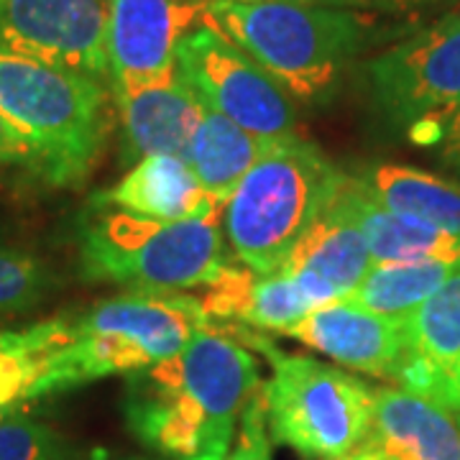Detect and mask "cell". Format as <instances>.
Instances as JSON below:
<instances>
[{"label":"cell","mask_w":460,"mask_h":460,"mask_svg":"<svg viewBox=\"0 0 460 460\" xmlns=\"http://www.w3.org/2000/svg\"><path fill=\"white\" fill-rule=\"evenodd\" d=\"M0 164H21L33 172V154L23 136L11 126V120L0 111Z\"/></svg>","instance_id":"cell-27"},{"label":"cell","mask_w":460,"mask_h":460,"mask_svg":"<svg viewBox=\"0 0 460 460\" xmlns=\"http://www.w3.org/2000/svg\"><path fill=\"white\" fill-rule=\"evenodd\" d=\"M199 302L210 323H243L259 330H277L281 335L314 310L313 302L289 274H256L243 263H228V269L208 287Z\"/></svg>","instance_id":"cell-18"},{"label":"cell","mask_w":460,"mask_h":460,"mask_svg":"<svg viewBox=\"0 0 460 460\" xmlns=\"http://www.w3.org/2000/svg\"><path fill=\"white\" fill-rule=\"evenodd\" d=\"M296 3H325V0H296Z\"/></svg>","instance_id":"cell-32"},{"label":"cell","mask_w":460,"mask_h":460,"mask_svg":"<svg viewBox=\"0 0 460 460\" xmlns=\"http://www.w3.org/2000/svg\"><path fill=\"white\" fill-rule=\"evenodd\" d=\"M261 386L243 343L210 325L174 358L133 374L123 410L133 432L169 458L226 460Z\"/></svg>","instance_id":"cell-1"},{"label":"cell","mask_w":460,"mask_h":460,"mask_svg":"<svg viewBox=\"0 0 460 460\" xmlns=\"http://www.w3.org/2000/svg\"><path fill=\"white\" fill-rule=\"evenodd\" d=\"M277 146L279 144L243 131L202 102V118L187 151V164L213 198L228 202L248 172Z\"/></svg>","instance_id":"cell-20"},{"label":"cell","mask_w":460,"mask_h":460,"mask_svg":"<svg viewBox=\"0 0 460 460\" xmlns=\"http://www.w3.org/2000/svg\"><path fill=\"white\" fill-rule=\"evenodd\" d=\"M381 205L460 235V184L402 164H378L363 177Z\"/></svg>","instance_id":"cell-21"},{"label":"cell","mask_w":460,"mask_h":460,"mask_svg":"<svg viewBox=\"0 0 460 460\" xmlns=\"http://www.w3.org/2000/svg\"><path fill=\"white\" fill-rule=\"evenodd\" d=\"M378 111L414 138L432 141L460 105V13L440 18L366 65Z\"/></svg>","instance_id":"cell-8"},{"label":"cell","mask_w":460,"mask_h":460,"mask_svg":"<svg viewBox=\"0 0 460 460\" xmlns=\"http://www.w3.org/2000/svg\"><path fill=\"white\" fill-rule=\"evenodd\" d=\"M111 0H0V54L108 75Z\"/></svg>","instance_id":"cell-10"},{"label":"cell","mask_w":460,"mask_h":460,"mask_svg":"<svg viewBox=\"0 0 460 460\" xmlns=\"http://www.w3.org/2000/svg\"><path fill=\"white\" fill-rule=\"evenodd\" d=\"M341 198L356 217L374 263H460V235L389 210L366 180L345 177Z\"/></svg>","instance_id":"cell-19"},{"label":"cell","mask_w":460,"mask_h":460,"mask_svg":"<svg viewBox=\"0 0 460 460\" xmlns=\"http://www.w3.org/2000/svg\"><path fill=\"white\" fill-rule=\"evenodd\" d=\"M341 192L281 266V271L299 284L314 310L350 295L374 269L366 238Z\"/></svg>","instance_id":"cell-13"},{"label":"cell","mask_w":460,"mask_h":460,"mask_svg":"<svg viewBox=\"0 0 460 460\" xmlns=\"http://www.w3.org/2000/svg\"><path fill=\"white\" fill-rule=\"evenodd\" d=\"M210 0H111L108 77L113 90L177 72L181 39L205 23Z\"/></svg>","instance_id":"cell-11"},{"label":"cell","mask_w":460,"mask_h":460,"mask_svg":"<svg viewBox=\"0 0 460 460\" xmlns=\"http://www.w3.org/2000/svg\"><path fill=\"white\" fill-rule=\"evenodd\" d=\"M238 343L259 348L271 366L263 384L266 422L274 440L307 460H338L361 447L371 428L374 392L343 368L281 353L261 335L230 325Z\"/></svg>","instance_id":"cell-7"},{"label":"cell","mask_w":460,"mask_h":460,"mask_svg":"<svg viewBox=\"0 0 460 460\" xmlns=\"http://www.w3.org/2000/svg\"><path fill=\"white\" fill-rule=\"evenodd\" d=\"M205 23L228 36L296 102L332 98L366 41L358 13L330 3L210 0Z\"/></svg>","instance_id":"cell-2"},{"label":"cell","mask_w":460,"mask_h":460,"mask_svg":"<svg viewBox=\"0 0 460 460\" xmlns=\"http://www.w3.org/2000/svg\"><path fill=\"white\" fill-rule=\"evenodd\" d=\"M443 404H450V407L460 410V366H458V371H456V376H453V381H450V384H447V389H445Z\"/></svg>","instance_id":"cell-29"},{"label":"cell","mask_w":460,"mask_h":460,"mask_svg":"<svg viewBox=\"0 0 460 460\" xmlns=\"http://www.w3.org/2000/svg\"><path fill=\"white\" fill-rule=\"evenodd\" d=\"M113 98L133 159L174 156L187 162V151L202 118V100L181 80L180 72L113 90Z\"/></svg>","instance_id":"cell-15"},{"label":"cell","mask_w":460,"mask_h":460,"mask_svg":"<svg viewBox=\"0 0 460 460\" xmlns=\"http://www.w3.org/2000/svg\"><path fill=\"white\" fill-rule=\"evenodd\" d=\"M432 141L440 144L447 164L456 166L460 172V105L450 115H445L443 123L438 126V131L432 136Z\"/></svg>","instance_id":"cell-28"},{"label":"cell","mask_w":460,"mask_h":460,"mask_svg":"<svg viewBox=\"0 0 460 460\" xmlns=\"http://www.w3.org/2000/svg\"><path fill=\"white\" fill-rule=\"evenodd\" d=\"M54 289L41 259L21 248L0 246V314L26 313Z\"/></svg>","instance_id":"cell-24"},{"label":"cell","mask_w":460,"mask_h":460,"mask_svg":"<svg viewBox=\"0 0 460 460\" xmlns=\"http://www.w3.org/2000/svg\"><path fill=\"white\" fill-rule=\"evenodd\" d=\"M0 111L51 184H77L98 164L111 133L108 90L98 77L0 54Z\"/></svg>","instance_id":"cell-5"},{"label":"cell","mask_w":460,"mask_h":460,"mask_svg":"<svg viewBox=\"0 0 460 460\" xmlns=\"http://www.w3.org/2000/svg\"><path fill=\"white\" fill-rule=\"evenodd\" d=\"M0 460H69V450L54 429L18 411L0 425Z\"/></svg>","instance_id":"cell-25"},{"label":"cell","mask_w":460,"mask_h":460,"mask_svg":"<svg viewBox=\"0 0 460 460\" xmlns=\"http://www.w3.org/2000/svg\"><path fill=\"white\" fill-rule=\"evenodd\" d=\"M410 361L399 381L404 389L443 402L460 366V269L407 317Z\"/></svg>","instance_id":"cell-17"},{"label":"cell","mask_w":460,"mask_h":460,"mask_svg":"<svg viewBox=\"0 0 460 460\" xmlns=\"http://www.w3.org/2000/svg\"><path fill=\"white\" fill-rule=\"evenodd\" d=\"M284 335L371 376L399 378L410 361L407 317H384L345 299L307 313Z\"/></svg>","instance_id":"cell-12"},{"label":"cell","mask_w":460,"mask_h":460,"mask_svg":"<svg viewBox=\"0 0 460 460\" xmlns=\"http://www.w3.org/2000/svg\"><path fill=\"white\" fill-rule=\"evenodd\" d=\"M220 223L223 217L166 223L93 205L80 230L83 277L146 292L210 287L228 269Z\"/></svg>","instance_id":"cell-6"},{"label":"cell","mask_w":460,"mask_h":460,"mask_svg":"<svg viewBox=\"0 0 460 460\" xmlns=\"http://www.w3.org/2000/svg\"><path fill=\"white\" fill-rule=\"evenodd\" d=\"M363 445L389 460H460V410L410 389H378Z\"/></svg>","instance_id":"cell-14"},{"label":"cell","mask_w":460,"mask_h":460,"mask_svg":"<svg viewBox=\"0 0 460 460\" xmlns=\"http://www.w3.org/2000/svg\"><path fill=\"white\" fill-rule=\"evenodd\" d=\"M66 317L44 320L26 330H0V404L31 399L49 353L62 343Z\"/></svg>","instance_id":"cell-23"},{"label":"cell","mask_w":460,"mask_h":460,"mask_svg":"<svg viewBox=\"0 0 460 460\" xmlns=\"http://www.w3.org/2000/svg\"><path fill=\"white\" fill-rule=\"evenodd\" d=\"M213 325L199 296L146 292L98 302L69 317L62 343L47 358L31 399L83 386L113 374H138L169 361Z\"/></svg>","instance_id":"cell-3"},{"label":"cell","mask_w":460,"mask_h":460,"mask_svg":"<svg viewBox=\"0 0 460 460\" xmlns=\"http://www.w3.org/2000/svg\"><path fill=\"white\" fill-rule=\"evenodd\" d=\"M177 72L208 108L243 131L274 144L299 138L292 98L210 23H199L181 39Z\"/></svg>","instance_id":"cell-9"},{"label":"cell","mask_w":460,"mask_h":460,"mask_svg":"<svg viewBox=\"0 0 460 460\" xmlns=\"http://www.w3.org/2000/svg\"><path fill=\"white\" fill-rule=\"evenodd\" d=\"M345 177L343 169L305 138L269 151L223 210L226 241L238 263L256 274L281 271L305 233L338 198Z\"/></svg>","instance_id":"cell-4"},{"label":"cell","mask_w":460,"mask_h":460,"mask_svg":"<svg viewBox=\"0 0 460 460\" xmlns=\"http://www.w3.org/2000/svg\"><path fill=\"white\" fill-rule=\"evenodd\" d=\"M93 205L115 208L151 220L223 217L226 202L213 198L187 162L174 156H146L115 187L93 198Z\"/></svg>","instance_id":"cell-16"},{"label":"cell","mask_w":460,"mask_h":460,"mask_svg":"<svg viewBox=\"0 0 460 460\" xmlns=\"http://www.w3.org/2000/svg\"><path fill=\"white\" fill-rule=\"evenodd\" d=\"M18 411H21V404H0V425Z\"/></svg>","instance_id":"cell-31"},{"label":"cell","mask_w":460,"mask_h":460,"mask_svg":"<svg viewBox=\"0 0 460 460\" xmlns=\"http://www.w3.org/2000/svg\"><path fill=\"white\" fill-rule=\"evenodd\" d=\"M266 432H269V422H266V396H263L261 386L243 407L238 440L230 447L226 460H271V447H269Z\"/></svg>","instance_id":"cell-26"},{"label":"cell","mask_w":460,"mask_h":460,"mask_svg":"<svg viewBox=\"0 0 460 460\" xmlns=\"http://www.w3.org/2000/svg\"><path fill=\"white\" fill-rule=\"evenodd\" d=\"M458 269L460 263L450 261L374 263L366 279L343 299L384 317L404 320L420 305H425Z\"/></svg>","instance_id":"cell-22"},{"label":"cell","mask_w":460,"mask_h":460,"mask_svg":"<svg viewBox=\"0 0 460 460\" xmlns=\"http://www.w3.org/2000/svg\"><path fill=\"white\" fill-rule=\"evenodd\" d=\"M338 460H389L386 456H381L378 450H374V447H368V445H361V447H356L353 453H348V456H343V458Z\"/></svg>","instance_id":"cell-30"}]
</instances>
